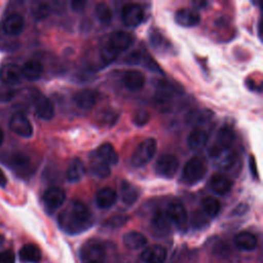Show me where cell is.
<instances>
[{"label":"cell","mask_w":263,"mask_h":263,"mask_svg":"<svg viewBox=\"0 0 263 263\" xmlns=\"http://www.w3.org/2000/svg\"><path fill=\"white\" fill-rule=\"evenodd\" d=\"M60 228L71 235L86 231L93 224V218L88 208L79 200H72L58 217Z\"/></svg>","instance_id":"obj_1"},{"label":"cell","mask_w":263,"mask_h":263,"mask_svg":"<svg viewBox=\"0 0 263 263\" xmlns=\"http://www.w3.org/2000/svg\"><path fill=\"white\" fill-rule=\"evenodd\" d=\"M157 149V143L156 140L153 138H148L142 141L135 151L132 154L130 157V163L135 167H140L148 163L155 155Z\"/></svg>","instance_id":"obj_2"},{"label":"cell","mask_w":263,"mask_h":263,"mask_svg":"<svg viewBox=\"0 0 263 263\" xmlns=\"http://www.w3.org/2000/svg\"><path fill=\"white\" fill-rule=\"evenodd\" d=\"M206 174V165L202 159L197 156L190 158L184 165L182 172V181L187 185H194L200 182Z\"/></svg>","instance_id":"obj_3"},{"label":"cell","mask_w":263,"mask_h":263,"mask_svg":"<svg viewBox=\"0 0 263 263\" xmlns=\"http://www.w3.org/2000/svg\"><path fill=\"white\" fill-rule=\"evenodd\" d=\"M29 98L37 116L43 120H50L54 115V108L51 101L38 89L33 88L29 92Z\"/></svg>","instance_id":"obj_4"},{"label":"cell","mask_w":263,"mask_h":263,"mask_svg":"<svg viewBox=\"0 0 263 263\" xmlns=\"http://www.w3.org/2000/svg\"><path fill=\"white\" fill-rule=\"evenodd\" d=\"M106 250L104 245L98 239H89L80 248V259L83 263L104 262Z\"/></svg>","instance_id":"obj_5"},{"label":"cell","mask_w":263,"mask_h":263,"mask_svg":"<svg viewBox=\"0 0 263 263\" xmlns=\"http://www.w3.org/2000/svg\"><path fill=\"white\" fill-rule=\"evenodd\" d=\"M210 157L216 166L221 170H229L236 161L237 155L231 148H220L213 146L210 150Z\"/></svg>","instance_id":"obj_6"},{"label":"cell","mask_w":263,"mask_h":263,"mask_svg":"<svg viewBox=\"0 0 263 263\" xmlns=\"http://www.w3.org/2000/svg\"><path fill=\"white\" fill-rule=\"evenodd\" d=\"M179 166L180 161L177 156L173 154H162L156 160L154 170L156 175H158L159 177L171 179L176 175Z\"/></svg>","instance_id":"obj_7"},{"label":"cell","mask_w":263,"mask_h":263,"mask_svg":"<svg viewBox=\"0 0 263 263\" xmlns=\"http://www.w3.org/2000/svg\"><path fill=\"white\" fill-rule=\"evenodd\" d=\"M121 20L128 28L138 27L144 20V9L139 3H127L122 7Z\"/></svg>","instance_id":"obj_8"},{"label":"cell","mask_w":263,"mask_h":263,"mask_svg":"<svg viewBox=\"0 0 263 263\" xmlns=\"http://www.w3.org/2000/svg\"><path fill=\"white\" fill-rule=\"evenodd\" d=\"M9 128L23 138H30L33 135V125L29 118L22 112L12 114L9 120Z\"/></svg>","instance_id":"obj_9"},{"label":"cell","mask_w":263,"mask_h":263,"mask_svg":"<svg viewBox=\"0 0 263 263\" xmlns=\"http://www.w3.org/2000/svg\"><path fill=\"white\" fill-rule=\"evenodd\" d=\"M166 215L172 224L184 230L188 226V215L184 205L179 201H172L166 209Z\"/></svg>","instance_id":"obj_10"},{"label":"cell","mask_w":263,"mask_h":263,"mask_svg":"<svg viewBox=\"0 0 263 263\" xmlns=\"http://www.w3.org/2000/svg\"><path fill=\"white\" fill-rule=\"evenodd\" d=\"M42 199L46 210L48 212H53L65 202L66 194L63 189L59 187H51L44 192Z\"/></svg>","instance_id":"obj_11"},{"label":"cell","mask_w":263,"mask_h":263,"mask_svg":"<svg viewBox=\"0 0 263 263\" xmlns=\"http://www.w3.org/2000/svg\"><path fill=\"white\" fill-rule=\"evenodd\" d=\"M25 29V20L18 12L10 13L3 23V31L6 35L18 36Z\"/></svg>","instance_id":"obj_12"},{"label":"cell","mask_w":263,"mask_h":263,"mask_svg":"<svg viewBox=\"0 0 263 263\" xmlns=\"http://www.w3.org/2000/svg\"><path fill=\"white\" fill-rule=\"evenodd\" d=\"M123 85L130 91H138L143 88L146 78L145 75L138 70H126L122 77Z\"/></svg>","instance_id":"obj_13"},{"label":"cell","mask_w":263,"mask_h":263,"mask_svg":"<svg viewBox=\"0 0 263 263\" xmlns=\"http://www.w3.org/2000/svg\"><path fill=\"white\" fill-rule=\"evenodd\" d=\"M166 250L160 245H151L147 247L141 254L144 263H163L166 259Z\"/></svg>","instance_id":"obj_14"},{"label":"cell","mask_w":263,"mask_h":263,"mask_svg":"<svg viewBox=\"0 0 263 263\" xmlns=\"http://www.w3.org/2000/svg\"><path fill=\"white\" fill-rule=\"evenodd\" d=\"M175 21L182 27H194L199 24L200 15L192 8H180L175 13Z\"/></svg>","instance_id":"obj_15"},{"label":"cell","mask_w":263,"mask_h":263,"mask_svg":"<svg viewBox=\"0 0 263 263\" xmlns=\"http://www.w3.org/2000/svg\"><path fill=\"white\" fill-rule=\"evenodd\" d=\"M232 185L231 179L223 174H216L210 179L211 190L218 195L227 194L231 190Z\"/></svg>","instance_id":"obj_16"},{"label":"cell","mask_w":263,"mask_h":263,"mask_svg":"<svg viewBox=\"0 0 263 263\" xmlns=\"http://www.w3.org/2000/svg\"><path fill=\"white\" fill-rule=\"evenodd\" d=\"M209 135L202 127H194L187 138V144L191 150L199 151L208 143Z\"/></svg>","instance_id":"obj_17"},{"label":"cell","mask_w":263,"mask_h":263,"mask_svg":"<svg viewBox=\"0 0 263 263\" xmlns=\"http://www.w3.org/2000/svg\"><path fill=\"white\" fill-rule=\"evenodd\" d=\"M133 43V38L127 32L118 30L111 34L109 44L119 53L126 50Z\"/></svg>","instance_id":"obj_18"},{"label":"cell","mask_w":263,"mask_h":263,"mask_svg":"<svg viewBox=\"0 0 263 263\" xmlns=\"http://www.w3.org/2000/svg\"><path fill=\"white\" fill-rule=\"evenodd\" d=\"M234 245L238 250L250 252L257 248L258 239L252 232L240 231L234 236Z\"/></svg>","instance_id":"obj_19"},{"label":"cell","mask_w":263,"mask_h":263,"mask_svg":"<svg viewBox=\"0 0 263 263\" xmlns=\"http://www.w3.org/2000/svg\"><path fill=\"white\" fill-rule=\"evenodd\" d=\"M42 73H43V65L38 60H29L21 68L22 76L30 81L39 79Z\"/></svg>","instance_id":"obj_20"},{"label":"cell","mask_w":263,"mask_h":263,"mask_svg":"<svg viewBox=\"0 0 263 263\" xmlns=\"http://www.w3.org/2000/svg\"><path fill=\"white\" fill-rule=\"evenodd\" d=\"M21 77V69L15 65L6 64L0 68V81H2L6 85L18 83Z\"/></svg>","instance_id":"obj_21"},{"label":"cell","mask_w":263,"mask_h":263,"mask_svg":"<svg viewBox=\"0 0 263 263\" xmlns=\"http://www.w3.org/2000/svg\"><path fill=\"white\" fill-rule=\"evenodd\" d=\"M97 93L91 89H81L74 95L75 104L84 110L91 109L97 103Z\"/></svg>","instance_id":"obj_22"},{"label":"cell","mask_w":263,"mask_h":263,"mask_svg":"<svg viewBox=\"0 0 263 263\" xmlns=\"http://www.w3.org/2000/svg\"><path fill=\"white\" fill-rule=\"evenodd\" d=\"M117 200V193L111 187L100 189L96 195V203L100 209H109Z\"/></svg>","instance_id":"obj_23"},{"label":"cell","mask_w":263,"mask_h":263,"mask_svg":"<svg viewBox=\"0 0 263 263\" xmlns=\"http://www.w3.org/2000/svg\"><path fill=\"white\" fill-rule=\"evenodd\" d=\"M122 243L128 250H138L147 245V237L139 231H128L122 236Z\"/></svg>","instance_id":"obj_24"},{"label":"cell","mask_w":263,"mask_h":263,"mask_svg":"<svg viewBox=\"0 0 263 263\" xmlns=\"http://www.w3.org/2000/svg\"><path fill=\"white\" fill-rule=\"evenodd\" d=\"M97 157L110 165H115L118 162V154L110 143L102 144L97 150Z\"/></svg>","instance_id":"obj_25"},{"label":"cell","mask_w":263,"mask_h":263,"mask_svg":"<svg viewBox=\"0 0 263 263\" xmlns=\"http://www.w3.org/2000/svg\"><path fill=\"white\" fill-rule=\"evenodd\" d=\"M120 194H121V199L125 204H134L139 196H140V191L137 186L134 184L127 182V181H122L120 184Z\"/></svg>","instance_id":"obj_26"},{"label":"cell","mask_w":263,"mask_h":263,"mask_svg":"<svg viewBox=\"0 0 263 263\" xmlns=\"http://www.w3.org/2000/svg\"><path fill=\"white\" fill-rule=\"evenodd\" d=\"M151 225L152 227L160 233H166L171 229V221L166 215L165 211L162 210H157L151 219Z\"/></svg>","instance_id":"obj_27"},{"label":"cell","mask_w":263,"mask_h":263,"mask_svg":"<svg viewBox=\"0 0 263 263\" xmlns=\"http://www.w3.org/2000/svg\"><path fill=\"white\" fill-rule=\"evenodd\" d=\"M20 258L23 262L38 263L41 259V251L36 245L27 243L20 250Z\"/></svg>","instance_id":"obj_28"},{"label":"cell","mask_w":263,"mask_h":263,"mask_svg":"<svg viewBox=\"0 0 263 263\" xmlns=\"http://www.w3.org/2000/svg\"><path fill=\"white\" fill-rule=\"evenodd\" d=\"M213 115L214 114L210 110H192L187 114L186 120L188 123L196 125L195 127H200L210 121Z\"/></svg>","instance_id":"obj_29"},{"label":"cell","mask_w":263,"mask_h":263,"mask_svg":"<svg viewBox=\"0 0 263 263\" xmlns=\"http://www.w3.org/2000/svg\"><path fill=\"white\" fill-rule=\"evenodd\" d=\"M85 174V168L83 163L79 158L73 159L67 170V179L69 182H78L82 179Z\"/></svg>","instance_id":"obj_30"},{"label":"cell","mask_w":263,"mask_h":263,"mask_svg":"<svg viewBox=\"0 0 263 263\" xmlns=\"http://www.w3.org/2000/svg\"><path fill=\"white\" fill-rule=\"evenodd\" d=\"M235 136L233 130L229 126H222L217 133V145L220 148H230L234 142Z\"/></svg>","instance_id":"obj_31"},{"label":"cell","mask_w":263,"mask_h":263,"mask_svg":"<svg viewBox=\"0 0 263 263\" xmlns=\"http://www.w3.org/2000/svg\"><path fill=\"white\" fill-rule=\"evenodd\" d=\"M201 210L208 217H216L221 210V203L217 198L208 196L201 200Z\"/></svg>","instance_id":"obj_32"},{"label":"cell","mask_w":263,"mask_h":263,"mask_svg":"<svg viewBox=\"0 0 263 263\" xmlns=\"http://www.w3.org/2000/svg\"><path fill=\"white\" fill-rule=\"evenodd\" d=\"M149 40H150V44L152 45L153 48H155V50L164 52V51L168 50V48L171 47V44L165 39V37L157 31H153L150 33Z\"/></svg>","instance_id":"obj_33"},{"label":"cell","mask_w":263,"mask_h":263,"mask_svg":"<svg viewBox=\"0 0 263 263\" xmlns=\"http://www.w3.org/2000/svg\"><path fill=\"white\" fill-rule=\"evenodd\" d=\"M11 165L20 172H26L29 170L31 166V159L30 157L23 153V152H17L11 155Z\"/></svg>","instance_id":"obj_34"},{"label":"cell","mask_w":263,"mask_h":263,"mask_svg":"<svg viewBox=\"0 0 263 263\" xmlns=\"http://www.w3.org/2000/svg\"><path fill=\"white\" fill-rule=\"evenodd\" d=\"M95 13L96 16L98 18V21L100 23H102L103 25H108L111 23L112 18H113V13L112 10L110 9V7L104 3V2H100L96 5L95 8Z\"/></svg>","instance_id":"obj_35"},{"label":"cell","mask_w":263,"mask_h":263,"mask_svg":"<svg viewBox=\"0 0 263 263\" xmlns=\"http://www.w3.org/2000/svg\"><path fill=\"white\" fill-rule=\"evenodd\" d=\"M91 173L98 178L105 179L110 176L111 170L107 163H105L96 156V158L91 161Z\"/></svg>","instance_id":"obj_36"},{"label":"cell","mask_w":263,"mask_h":263,"mask_svg":"<svg viewBox=\"0 0 263 263\" xmlns=\"http://www.w3.org/2000/svg\"><path fill=\"white\" fill-rule=\"evenodd\" d=\"M31 12L37 21H41L49 15L50 6L45 2H34L31 7Z\"/></svg>","instance_id":"obj_37"},{"label":"cell","mask_w":263,"mask_h":263,"mask_svg":"<svg viewBox=\"0 0 263 263\" xmlns=\"http://www.w3.org/2000/svg\"><path fill=\"white\" fill-rule=\"evenodd\" d=\"M190 222L194 228L199 229L206 226L209 223V220H208V216L204 213H202V211H195L191 215Z\"/></svg>","instance_id":"obj_38"},{"label":"cell","mask_w":263,"mask_h":263,"mask_svg":"<svg viewBox=\"0 0 263 263\" xmlns=\"http://www.w3.org/2000/svg\"><path fill=\"white\" fill-rule=\"evenodd\" d=\"M117 57H118V52L110 44H107L102 47L101 59L103 60L104 63L110 64V63L114 62L117 59Z\"/></svg>","instance_id":"obj_39"},{"label":"cell","mask_w":263,"mask_h":263,"mask_svg":"<svg viewBox=\"0 0 263 263\" xmlns=\"http://www.w3.org/2000/svg\"><path fill=\"white\" fill-rule=\"evenodd\" d=\"M150 116L146 110H139L135 113L133 117V121L137 126H144L149 121Z\"/></svg>","instance_id":"obj_40"},{"label":"cell","mask_w":263,"mask_h":263,"mask_svg":"<svg viewBox=\"0 0 263 263\" xmlns=\"http://www.w3.org/2000/svg\"><path fill=\"white\" fill-rule=\"evenodd\" d=\"M126 221H127V217H125L123 215H116V216H113L110 219H108L106 221L105 225L110 228H119L123 224H125Z\"/></svg>","instance_id":"obj_41"},{"label":"cell","mask_w":263,"mask_h":263,"mask_svg":"<svg viewBox=\"0 0 263 263\" xmlns=\"http://www.w3.org/2000/svg\"><path fill=\"white\" fill-rule=\"evenodd\" d=\"M117 114L112 111V110H105L103 112L100 113L99 117H100V122L104 123V124H113L116 121L117 118Z\"/></svg>","instance_id":"obj_42"},{"label":"cell","mask_w":263,"mask_h":263,"mask_svg":"<svg viewBox=\"0 0 263 263\" xmlns=\"http://www.w3.org/2000/svg\"><path fill=\"white\" fill-rule=\"evenodd\" d=\"M14 89L11 88L9 85L4 84L3 86H0V101L1 102H8L14 97Z\"/></svg>","instance_id":"obj_43"},{"label":"cell","mask_w":263,"mask_h":263,"mask_svg":"<svg viewBox=\"0 0 263 263\" xmlns=\"http://www.w3.org/2000/svg\"><path fill=\"white\" fill-rule=\"evenodd\" d=\"M142 59L144 60V65L147 69H149L150 71H153V72H161V69L159 68L157 63L150 55L146 54V55L142 57Z\"/></svg>","instance_id":"obj_44"},{"label":"cell","mask_w":263,"mask_h":263,"mask_svg":"<svg viewBox=\"0 0 263 263\" xmlns=\"http://www.w3.org/2000/svg\"><path fill=\"white\" fill-rule=\"evenodd\" d=\"M142 53L140 51H133L130 52L124 60L125 63L129 64V65H136V64H139L142 60Z\"/></svg>","instance_id":"obj_45"},{"label":"cell","mask_w":263,"mask_h":263,"mask_svg":"<svg viewBox=\"0 0 263 263\" xmlns=\"http://www.w3.org/2000/svg\"><path fill=\"white\" fill-rule=\"evenodd\" d=\"M0 263H14V254L10 250L0 252Z\"/></svg>","instance_id":"obj_46"},{"label":"cell","mask_w":263,"mask_h":263,"mask_svg":"<svg viewBox=\"0 0 263 263\" xmlns=\"http://www.w3.org/2000/svg\"><path fill=\"white\" fill-rule=\"evenodd\" d=\"M249 166H250V171L253 175L254 178L258 179V171H257V164H256V159L253 155H250V158H249Z\"/></svg>","instance_id":"obj_47"},{"label":"cell","mask_w":263,"mask_h":263,"mask_svg":"<svg viewBox=\"0 0 263 263\" xmlns=\"http://www.w3.org/2000/svg\"><path fill=\"white\" fill-rule=\"evenodd\" d=\"M85 4H86L85 1H78V0H76V1H72L71 2V7L75 11H81V10H83Z\"/></svg>","instance_id":"obj_48"},{"label":"cell","mask_w":263,"mask_h":263,"mask_svg":"<svg viewBox=\"0 0 263 263\" xmlns=\"http://www.w3.org/2000/svg\"><path fill=\"white\" fill-rule=\"evenodd\" d=\"M247 211H248V204L240 203V204H237V206L233 210V214H235V215H242Z\"/></svg>","instance_id":"obj_49"},{"label":"cell","mask_w":263,"mask_h":263,"mask_svg":"<svg viewBox=\"0 0 263 263\" xmlns=\"http://www.w3.org/2000/svg\"><path fill=\"white\" fill-rule=\"evenodd\" d=\"M6 185H7V178L3 173V171L0 168V187L4 188Z\"/></svg>","instance_id":"obj_50"},{"label":"cell","mask_w":263,"mask_h":263,"mask_svg":"<svg viewBox=\"0 0 263 263\" xmlns=\"http://www.w3.org/2000/svg\"><path fill=\"white\" fill-rule=\"evenodd\" d=\"M3 141H4V133H3V130L0 128V146L3 144Z\"/></svg>","instance_id":"obj_51"},{"label":"cell","mask_w":263,"mask_h":263,"mask_svg":"<svg viewBox=\"0 0 263 263\" xmlns=\"http://www.w3.org/2000/svg\"><path fill=\"white\" fill-rule=\"evenodd\" d=\"M3 241H4V237L0 234V248H1L2 245H3Z\"/></svg>","instance_id":"obj_52"},{"label":"cell","mask_w":263,"mask_h":263,"mask_svg":"<svg viewBox=\"0 0 263 263\" xmlns=\"http://www.w3.org/2000/svg\"><path fill=\"white\" fill-rule=\"evenodd\" d=\"M90 263H102V262H90Z\"/></svg>","instance_id":"obj_53"}]
</instances>
